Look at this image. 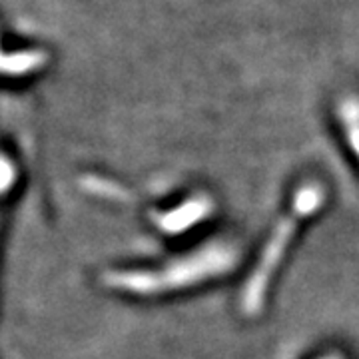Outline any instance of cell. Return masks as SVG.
Instances as JSON below:
<instances>
[{"mask_svg":"<svg viewBox=\"0 0 359 359\" xmlns=\"http://www.w3.org/2000/svg\"><path fill=\"white\" fill-rule=\"evenodd\" d=\"M210 212H212V202L208 198H192L186 204L158 216V226L168 233H182L194 228L198 222H202Z\"/></svg>","mask_w":359,"mask_h":359,"instance_id":"3","label":"cell"},{"mask_svg":"<svg viewBox=\"0 0 359 359\" xmlns=\"http://www.w3.org/2000/svg\"><path fill=\"white\" fill-rule=\"evenodd\" d=\"M337 116L346 132L347 144L351 152L359 160V100L358 98H346L337 106Z\"/></svg>","mask_w":359,"mask_h":359,"instance_id":"4","label":"cell"},{"mask_svg":"<svg viewBox=\"0 0 359 359\" xmlns=\"http://www.w3.org/2000/svg\"><path fill=\"white\" fill-rule=\"evenodd\" d=\"M240 262L231 244L212 242L156 269H114L104 276L106 285L136 295H160L186 290L230 273Z\"/></svg>","mask_w":359,"mask_h":359,"instance_id":"1","label":"cell"},{"mask_svg":"<svg viewBox=\"0 0 359 359\" xmlns=\"http://www.w3.org/2000/svg\"><path fill=\"white\" fill-rule=\"evenodd\" d=\"M321 359H341V358H335V355H330V358H321Z\"/></svg>","mask_w":359,"mask_h":359,"instance_id":"5","label":"cell"},{"mask_svg":"<svg viewBox=\"0 0 359 359\" xmlns=\"http://www.w3.org/2000/svg\"><path fill=\"white\" fill-rule=\"evenodd\" d=\"M323 202H325V190L320 184L311 182L297 190V194L294 196L292 212L282 222H278L276 230L269 236L268 244L262 250V256L254 266L252 276L245 282L244 294H242V311L245 316H257L262 311L269 282L280 266V262L283 259V254L299 228V224L309 216H313L323 205Z\"/></svg>","mask_w":359,"mask_h":359,"instance_id":"2","label":"cell"}]
</instances>
